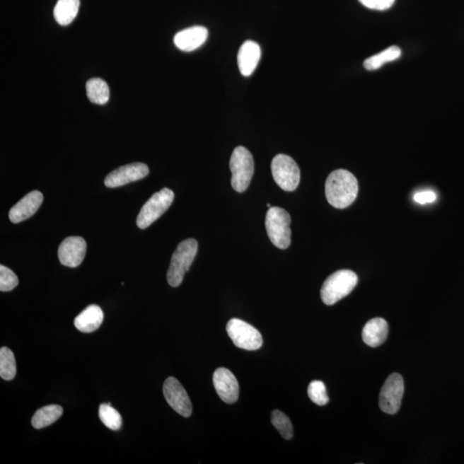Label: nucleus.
<instances>
[{
  "instance_id": "nucleus-1",
  "label": "nucleus",
  "mask_w": 464,
  "mask_h": 464,
  "mask_svg": "<svg viewBox=\"0 0 464 464\" xmlns=\"http://www.w3.org/2000/svg\"><path fill=\"white\" fill-rule=\"evenodd\" d=\"M359 184L350 171L336 170L327 178L325 194L332 207L344 209L352 205L357 198Z\"/></svg>"
},
{
  "instance_id": "nucleus-2",
  "label": "nucleus",
  "mask_w": 464,
  "mask_h": 464,
  "mask_svg": "<svg viewBox=\"0 0 464 464\" xmlns=\"http://www.w3.org/2000/svg\"><path fill=\"white\" fill-rule=\"evenodd\" d=\"M198 243L194 238L184 240L179 243L171 257L167 281L172 287L181 285L184 275L189 271L197 254Z\"/></svg>"
},
{
  "instance_id": "nucleus-3",
  "label": "nucleus",
  "mask_w": 464,
  "mask_h": 464,
  "mask_svg": "<svg viewBox=\"0 0 464 464\" xmlns=\"http://www.w3.org/2000/svg\"><path fill=\"white\" fill-rule=\"evenodd\" d=\"M358 284V276L354 272L340 270L332 274L324 282L321 289V298L327 306H333L352 293Z\"/></svg>"
},
{
  "instance_id": "nucleus-4",
  "label": "nucleus",
  "mask_w": 464,
  "mask_h": 464,
  "mask_svg": "<svg viewBox=\"0 0 464 464\" xmlns=\"http://www.w3.org/2000/svg\"><path fill=\"white\" fill-rule=\"evenodd\" d=\"M230 169L232 187L243 193L249 187L255 169L253 156L247 148H235L230 160Z\"/></svg>"
},
{
  "instance_id": "nucleus-5",
  "label": "nucleus",
  "mask_w": 464,
  "mask_h": 464,
  "mask_svg": "<svg viewBox=\"0 0 464 464\" xmlns=\"http://www.w3.org/2000/svg\"><path fill=\"white\" fill-rule=\"evenodd\" d=\"M291 217L282 207H272L266 214L265 226L267 236L273 245L286 250L291 245Z\"/></svg>"
},
{
  "instance_id": "nucleus-6",
  "label": "nucleus",
  "mask_w": 464,
  "mask_h": 464,
  "mask_svg": "<svg viewBox=\"0 0 464 464\" xmlns=\"http://www.w3.org/2000/svg\"><path fill=\"white\" fill-rule=\"evenodd\" d=\"M174 198L173 191L167 187L151 196L139 211L137 220H136L138 227L141 229L149 227L169 209Z\"/></svg>"
},
{
  "instance_id": "nucleus-7",
  "label": "nucleus",
  "mask_w": 464,
  "mask_h": 464,
  "mask_svg": "<svg viewBox=\"0 0 464 464\" xmlns=\"http://www.w3.org/2000/svg\"><path fill=\"white\" fill-rule=\"evenodd\" d=\"M272 175L282 190L291 192L297 189L300 182V170L290 156H275L271 163Z\"/></svg>"
},
{
  "instance_id": "nucleus-8",
  "label": "nucleus",
  "mask_w": 464,
  "mask_h": 464,
  "mask_svg": "<svg viewBox=\"0 0 464 464\" xmlns=\"http://www.w3.org/2000/svg\"><path fill=\"white\" fill-rule=\"evenodd\" d=\"M226 331L235 346L242 349L255 351L262 346V337L259 330L241 319H231L227 323Z\"/></svg>"
},
{
  "instance_id": "nucleus-9",
  "label": "nucleus",
  "mask_w": 464,
  "mask_h": 464,
  "mask_svg": "<svg viewBox=\"0 0 464 464\" xmlns=\"http://www.w3.org/2000/svg\"><path fill=\"white\" fill-rule=\"evenodd\" d=\"M404 394V381L401 375L389 376L380 391L379 407L388 414H397L401 407Z\"/></svg>"
},
{
  "instance_id": "nucleus-10",
  "label": "nucleus",
  "mask_w": 464,
  "mask_h": 464,
  "mask_svg": "<svg viewBox=\"0 0 464 464\" xmlns=\"http://www.w3.org/2000/svg\"><path fill=\"white\" fill-rule=\"evenodd\" d=\"M163 391L168 404L172 409L183 417H190L193 411L190 398L177 378H168L163 385Z\"/></svg>"
},
{
  "instance_id": "nucleus-11",
  "label": "nucleus",
  "mask_w": 464,
  "mask_h": 464,
  "mask_svg": "<svg viewBox=\"0 0 464 464\" xmlns=\"http://www.w3.org/2000/svg\"><path fill=\"white\" fill-rule=\"evenodd\" d=\"M149 174V168L143 163H133L118 168L107 175L104 184L108 187H118L145 178Z\"/></svg>"
},
{
  "instance_id": "nucleus-12",
  "label": "nucleus",
  "mask_w": 464,
  "mask_h": 464,
  "mask_svg": "<svg viewBox=\"0 0 464 464\" xmlns=\"http://www.w3.org/2000/svg\"><path fill=\"white\" fill-rule=\"evenodd\" d=\"M86 250V242L83 238H66L59 247V262L68 267H77L85 259Z\"/></svg>"
},
{
  "instance_id": "nucleus-13",
  "label": "nucleus",
  "mask_w": 464,
  "mask_h": 464,
  "mask_svg": "<svg viewBox=\"0 0 464 464\" xmlns=\"http://www.w3.org/2000/svg\"><path fill=\"white\" fill-rule=\"evenodd\" d=\"M214 385L219 397L228 404L238 401L239 385L233 373L226 368H219L214 371Z\"/></svg>"
},
{
  "instance_id": "nucleus-14",
  "label": "nucleus",
  "mask_w": 464,
  "mask_h": 464,
  "mask_svg": "<svg viewBox=\"0 0 464 464\" xmlns=\"http://www.w3.org/2000/svg\"><path fill=\"white\" fill-rule=\"evenodd\" d=\"M42 202L43 195L41 192L31 191L11 208L9 213L11 221L18 224L30 219L37 213Z\"/></svg>"
},
{
  "instance_id": "nucleus-15",
  "label": "nucleus",
  "mask_w": 464,
  "mask_h": 464,
  "mask_svg": "<svg viewBox=\"0 0 464 464\" xmlns=\"http://www.w3.org/2000/svg\"><path fill=\"white\" fill-rule=\"evenodd\" d=\"M208 31L205 27L194 26L179 31L174 37L175 45L184 52H192L199 49L207 41Z\"/></svg>"
},
{
  "instance_id": "nucleus-16",
  "label": "nucleus",
  "mask_w": 464,
  "mask_h": 464,
  "mask_svg": "<svg viewBox=\"0 0 464 464\" xmlns=\"http://www.w3.org/2000/svg\"><path fill=\"white\" fill-rule=\"evenodd\" d=\"M260 59H261V47L258 43L253 41L243 43L238 54L240 73L245 77H249L257 67Z\"/></svg>"
},
{
  "instance_id": "nucleus-17",
  "label": "nucleus",
  "mask_w": 464,
  "mask_h": 464,
  "mask_svg": "<svg viewBox=\"0 0 464 464\" xmlns=\"http://www.w3.org/2000/svg\"><path fill=\"white\" fill-rule=\"evenodd\" d=\"M389 326L385 319L377 318L370 320L362 331V339L371 347L381 346L386 341Z\"/></svg>"
},
{
  "instance_id": "nucleus-18",
  "label": "nucleus",
  "mask_w": 464,
  "mask_h": 464,
  "mask_svg": "<svg viewBox=\"0 0 464 464\" xmlns=\"http://www.w3.org/2000/svg\"><path fill=\"white\" fill-rule=\"evenodd\" d=\"M103 321V312L98 306L86 308L74 320L76 329L83 333H92L98 330Z\"/></svg>"
},
{
  "instance_id": "nucleus-19",
  "label": "nucleus",
  "mask_w": 464,
  "mask_h": 464,
  "mask_svg": "<svg viewBox=\"0 0 464 464\" xmlns=\"http://www.w3.org/2000/svg\"><path fill=\"white\" fill-rule=\"evenodd\" d=\"M80 0H58L54 7V16L59 25H69L77 17Z\"/></svg>"
},
{
  "instance_id": "nucleus-20",
  "label": "nucleus",
  "mask_w": 464,
  "mask_h": 464,
  "mask_svg": "<svg viewBox=\"0 0 464 464\" xmlns=\"http://www.w3.org/2000/svg\"><path fill=\"white\" fill-rule=\"evenodd\" d=\"M63 414V409L59 405H49L42 407L35 412L32 418V426L35 429H42L57 422Z\"/></svg>"
},
{
  "instance_id": "nucleus-21",
  "label": "nucleus",
  "mask_w": 464,
  "mask_h": 464,
  "mask_svg": "<svg viewBox=\"0 0 464 464\" xmlns=\"http://www.w3.org/2000/svg\"><path fill=\"white\" fill-rule=\"evenodd\" d=\"M86 91L88 98L91 103L103 105L109 101L110 88L102 79H91L86 83Z\"/></svg>"
},
{
  "instance_id": "nucleus-22",
  "label": "nucleus",
  "mask_w": 464,
  "mask_h": 464,
  "mask_svg": "<svg viewBox=\"0 0 464 464\" xmlns=\"http://www.w3.org/2000/svg\"><path fill=\"white\" fill-rule=\"evenodd\" d=\"M402 51L398 46H392L381 53L371 56L364 62V66L368 71H375L381 68L386 63L395 61L401 57Z\"/></svg>"
},
{
  "instance_id": "nucleus-23",
  "label": "nucleus",
  "mask_w": 464,
  "mask_h": 464,
  "mask_svg": "<svg viewBox=\"0 0 464 464\" xmlns=\"http://www.w3.org/2000/svg\"><path fill=\"white\" fill-rule=\"evenodd\" d=\"M17 374V364L13 351L3 347L0 349V376L4 380L11 381Z\"/></svg>"
},
{
  "instance_id": "nucleus-24",
  "label": "nucleus",
  "mask_w": 464,
  "mask_h": 464,
  "mask_svg": "<svg viewBox=\"0 0 464 464\" xmlns=\"http://www.w3.org/2000/svg\"><path fill=\"white\" fill-rule=\"evenodd\" d=\"M99 418L104 426L113 431L121 429L122 425V415L111 406L110 403H103L99 407Z\"/></svg>"
},
{
  "instance_id": "nucleus-25",
  "label": "nucleus",
  "mask_w": 464,
  "mask_h": 464,
  "mask_svg": "<svg viewBox=\"0 0 464 464\" xmlns=\"http://www.w3.org/2000/svg\"><path fill=\"white\" fill-rule=\"evenodd\" d=\"M271 422L284 439L290 440L294 437L293 424H291L290 419L282 411H273Z\"/></svg>"
},
{
  "instance_id": "nucleus-26",
  "label": "nucleus",
  "mask_w": 464,
  "mask_h": 464,
  "mask_svg": "<svg viewBox=\"0 0 464 464\" xmlns=\"http://www.w3.org/2000/svg\"><path fill=\"white\" fill-rule=\"evenodd\" d=\"M308 395L312 402L319 406L326 405L330 401L325 385L318 380H315L310 383L308 387Z\"/></svg>"
},
{
  "instance_id": "nucleus-27",
  "label": "nucleus",
  "mask_w": 464,
  "mask_h": 464,
  "mask_svg": "<svg viewBox=\"0 0 464 464\" xmlns=\"http://www.w3.org/2000/svg\"><path fill=\"white\" fill-rule=\"evenodd\" d=\"M18 278L13 270L6 266H0V291H10L18 286Z\"/></svg>"
},
{
  "instance_id": "nucleus-28",
  "label": "nucleus",
  "mask_w": 464,
  "mask_h": 464,
  "mask_svg": "<svg viewBox=\"0 0 464 464\" xmlns=\"http://www.w3.org/2000/svg\"><path fill=\"white\" fill-rule=\"evenodd\" d=\"M364 6L371 10L385 11L394 5L395 0H359Z\"/></svg>"
},
{
  "instance_id": "nucleus-29",
  "label": "nucleus",
  "mask_w": 464,
  "mask_h": 464,
  "mask_svg": "<svg viewBox=\"0 0 464 464\" xmlns=\"http://www.w3.org/2000/svg\"><path fill=\"white\" fill-rule=\"evenodd\" d=\"M436 198H437V196H436V194L433 191L418 192L414 196V201L419 204H422V205L433 203L436 201Z\"/></svg>"
},
{
  "instance_id": "nucleus-30",
  "label": "nucleus",
  "mask_w": 464,
  "mask_h": 464,
  "mask_svg": "<svg viewBox=\"0 0 464 464\" xmlns=\"http://www.w3.org/2000/svg\"><path fill=\"white\" fill-rule=\"evenodd\" d=\"M267 208H269H269H271V207H272L269 203V204H267Z\"/></svg>"
}]
</instances>
